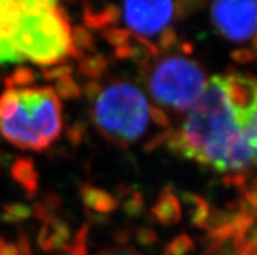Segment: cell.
<instances>
[{
    "label": "cell",
    "mask_w": 257,
    "mask_h": 255,
    "mask_svg": "<svg viewBox=\"0 0 257 255\" xmlns=\"http://www.w3.org/2000/svg\"><path fill=\"white\" fill-rule=\"evenodd\" d=\"M10 33L17 51L37 65L54 67L69 55L71 28L60 4L55 10L23 12Z\"/></svg>",
    "instance_id": "obj_3"
},
{
    "label": "cell",
    "mask_w": 257,
    "mask_h": 255,
    "mask_svg": "<svg viewBox=\"0 0 257 255\" xmlns=\"http://www.w3.org/2000/svg\"><path fill=\"white\" fill-rule=\"evenodd\" d=\"M149 119H152L156 125L161 126L163 129H169L170 128V119L166 115V112H163L160 107H149Z\"/></svg>",
    "instance_id": "obj_35"
},
{
    "label": "cell",
    "mask_w": 257,
    "mask_h": 255,
    "mask_svg": "<svg viewBox=\"0 0 257 255\" xmlns=\"http://www.w3.org/2000/svg\"><path fill=\"white\" fill-rule=\"evenodd\" d=\"M148 86L157 103L174 111H186L201 97L206 75L201 64L195 60L169 56L154 67Z\"/></svg>",
    "instance_id": "obj_4"
},
{
    "label": "cell",
    "mask_w": 257,
    "mask_h": 255,
    "mask_svg": "<svg viewBox=\"0 0 257 255\" xmlns=\"http://www.w3.org/2000/svg\"><path fill=\"white\" fill-rule=\"evenodd\" d=\"M102 89L103 87L101 86V84L97 81H89L86 82V84L84 85V89H82V91H84L85 97L88 98L90 102H93V100L95 99V98L101 94Z\"/></svg>",
    "instance_id": "obj_37"
},
{
    "label": "cell",
    "mask_w": 257,
    "mask_h": 255,
    "mask_svg": "<svg viewBox=\"0 0 257 255\" xmlns=\"http://www.w3.org/2000/svg\"><path fill=\"white\" fill-rule=\"evenodd\" d=\"M89 232H90L89 223L82 224L75 233L71 242L59 251L60 255H88Z\"/></svg>",
    "instance_id": "obj_18"
},
{
    "label": "cell",
    "mask_w": 257,
    "mask_h": 255,
    "mask_svg": "<svg viewBox=\"0 0 257 255\" xmlns=\"http://www.w3.org/2000/svg\"><path fill=\"white\" fill-rule=\"evenodd\" d=\"M179 199H182L183 203L186 204L191 224L202 229V226L208 220L210 210H212L208 200L192 191H183Z\"/></svg>",
    "instance_id": "obj_13"
},
{
    "label": "cell",
    "mask_w": 257,
    "mask_h": 255,
    "mask_svg": "<svg viewBox=\"0 0 257 255\" xmlns=\"http://www.w3.org/2000/svg\"><path fill=\"white\" fill-rule=\"evenodd\" d=\"M0 255H19V251H17L16 249V245L8 243L6 249L3 250V252H0Z\"/></svg>",
    "instance_id": "obj_41"
},
{
    "label": "cell",
    "mask_w": 257,
    "mask_h": 255,
    "mask_svg": "<svg viewBox=\"0 0 257 255\" xmlns=\"http://www.w3.org/2000/svg\"><path fill=\"white\" fill-rule=\"evenodd\" d=\"M25 59L17 51L8 30H0V65L19 64Z\"/></svg>",
    "instance_id": "obj_17"
},
{
    "label": "cell",
    "mask_w": 257,
    "mask_h": 255,
    "mask_svg": "<svg viewBox=\"0 0 257 255\" xmlns=\"http://www.w3.org/2000/svg\"><path fill=\"white\" fill-rule=\"evenodd\" d=\"M85 132H86V126L82 121H77L73 125H71L65 132V137L68 139V142L71 143L73 147L81 145L82 139H84Z\"/></svg>",
    "instance_id": "obj_29"
},
{
    "label": "cell",
    "mask_w": 257,
    "mask_h": 255,
    "mask_svg": "<svg viewBox=\"0 0 257 255\" xmlns=\"http://www.w3.org/2000/svg\"><path fill=\"white\" fill-rule=\"evenodd\" d=\"M32 216V207L25 203H20V202H12V203L3 204L2 213H0V220L3 223L13 224L29 219Z\"/></svg>",
    "instance_id": "obj_19"
},
{
    "label": "cell",
    "mask_w": 257,
    "mask_h": 255,
    "mask_svg": "<svg viewBox=\"0 0 257 255\" xmlns=\"http://www.w3.org/2000/svg\"><path fill=\"white\" fill-rule=\"evenodd\" d=\"M135 241L140 246H150L158 241V233L152 228L141 226L135 232Z\"/></svg>",
    "instance_id": "obj_30"
},
{
    "label": "cell",
    "mask_w": 257,
    "mask_h": 255,
    "mask_svg": "<svg viewBox=\"0 0 257 255\" xmlns=\"http://www.w3.org/2000/svg\"><path fill=\"white\" fill-rule=\"evenodd\" d=\"M210 16L219 34L231 42H247L257 36V0L215 2Z\"/></svg>",
    "instance_id": "obj_6"
},
{
    "label": "cell",
    "mask_w": 257,
    "mask_h": 255,
    "mask_svg": "<svg viewBox=\"0 0 257 255\" xmlns=\"http://www.w3.org/2000/svg\"><path fill=\"white\" fill-rule=\"evenodd\" d=\"M132 237V232L130 229H116L112 233V238L117 245H125Z\"/></svg>",
    "instance_id": "obj_39"
},
{
    "label": "cell",
    "mask_w": 257,
    "mask_h": 255,
    "mask_svg": "<svg viewBox=\"0 0 257 255\" xmlns=\"http://www.w3.org/2000/svg\"><path fill=\"white\" fill-rule=\"evenodd\" d=\"M19 90L17 89H7L0 95V121L8 120L19 110Z\"/></svg>",
    "instance_id": "obj_22"
},
{
    "label": "cell",
    "mask_w": 257,
    "mask_h": 255,
    "mask_svg": "<svg viewBox=\"0 0 257 255\" xmlns=\"http://www.w3.org/2000/svg\"><path fill=\"white\" fill-rule=\"evenodd\" d=\"M114 55H115V58L119 59V60H127V59H131V56H132L131 41L127 43V45L120 46V47H116V49L114 50Z\"/></svg>",
    "instance_id": "obj_40"
},
{
    "label": "cell",
    "mask_w": 257,
    "mask_h": 255,
    "mask_svg": "<svg viewBox=\"0 0 257 255\" xmlns=\"http://www.w3.org/2000/svg\"><path fill=\"white\" fill-rule=\"evenodd\" d=\"M91 108V120L101 136L120 147L136 142L149 124V104L134 84L117 81L102 89Z\"/></svg>",
    "instance_id": "obj_2"
},
{
    "label": "cell",
    "mask_w": 257,
    "mask_h": 255,
    "mask_svg": "<svg viewBox=\"0 0 257 255\" xmlns=\"http://www.w3.org/2000/svg\"><path fill=\"white\" fill-rule=\"evenodd\" d=\"M231 58L234 62L240 63V64H247V63H251L256 56H254L252 50L239 49V50H234V51L231 52Z\"/></svg>",
    "instance_id": "obj_36"
},
{
    "label": "cell",
    "mask_w": 257,
    "mask_h": 255,
    "mask_svg": "<svg viewBox=\"0 0 257 255\" xmlns=\"http://www.w3.org/2000/svg\"><path fill=\"white\" fill-rule=\"evenodd\" d=\"M195 250L196 245L193 239L186 233H182L167 243L165 247V255H188Z\"/></svg>",
    "instance_id": "obj_23"
},
{
    "label": "cell",
    "mask_w": 257,
    "mask_h": 255,
    "mask_svg": "<svg viewBox=\"0 0 257 255\" xmlns=\"http://www.w3.org/2000/svg\"><path fill=\"white\" fill-rule=\"evenodd\" d=\"M108 68V63L103 55L101 54H93L86 56L78 64L77 72L80 76L89 78L90 81H95L97 78H101L106 73Z\"/></svg>",
    "instance_id": "obj_16"
},
{
    "label": "cell",
    "mask_w": 257,
    "mask_h": 255,
    "mask_svg": "<svg viewBox=\"0 0 257 255\" xmlns=\"http://www.w3.org/2000/svg\"><path fill=\"white\" fill-rule=\"evenodd\" d=\"M17 115L36 130L46 142H55L63 130L62 104L52 87H34L19 90Z\"/></svg>",
    "instance_id": "obj_5"
},
{
    "label": "cell",
    "mask_w": 257,
    "mask_h": 255,
    "mask_svg": "<svg viewBox=\"0 0 257 255\" xmlns=\"http://www.w3.org/2000/svg\"><path fill=\"white\" fill-rule=\"evenodd\" d=\"M179 42V37H178V33L175 32L174 28L171 26H167L166 29H163L160 34V39H158V50H162V51H170L171 49H174Z\"/></svg>",
    "instance_id": "obj_28"
},
{
    "label": "cell",
    "mask_w": 257,
    "mask_h": 255,
    "mask_svg": "<svg viewBox=\"0 0 257 255\" xmlns=\"http://www.w3.org/2000/svg\"><path fill=\"white\" fill-rule=\"evenodd\" d=\"M120 16V8L115 4L84 3L82 6V20L86 29H107L112 25H116Z\"/></svg>",
    "instance_id": "obj_9"
},
{
    "label": "cell",
    "mask_w": 257,
    "mask_h": 255,
    "mask_svg": "<svg viewBox=\"0 0 257 255\" xmlns=\"http://www.w3.org/2000/svg\"><path fill=\"white\" fill-rule=\"evenodd\" d=\"M73 71H75V68H73L71 64H68V63H62V64L54 65L51 68L43 69L42 76L46 81L56 82L59 81V80H62V78L72 76Z\"/></svg>",
    "instance_id": "obj_26"
},
{
    "label": "cell",
    "mask_w": 257,
    "mask_h": 255,
    "mask_svg": "<svg viewBox=\"0 0 257 255\" xmlns=\"http://www.w3.org/2000/svg\"><path fill=\"white\" fill-rule=\"evenodd\" d=\"M150 212L162 225H175L182 220V204L171 185H167L161 190Z\"/></svg>",
    "instance_id": "obj_10"
},
{
    "label": "cell",
    "mask_w": 257,
    "mask_h": 255,
    "mask_svg": "<svg viewBox=\"0 0 257 255\" xmlns=\"http://www.w3.org/2000/svg\"><path fill=\"white\" fill-rule=\"evenodd\" d=\"M123 16L131 29L144 38L156 36L178 19V7L173 2H127Z\"/></svg>",
    "instance_id": "obj_7"
},
{
    "label": "cell",
    "mask_w": 257,
    "mask_h": 255,
    "mask_svg": "<svg viewBox=\"0 0 257 255\" xmlns=\"http://www.w3.org/2000/svg\"><path fill=\"white\" fill-rule=\"evenodd\" d=\"M71 226L58 216H51L42 224L37 236L41 250L46 252L60 251L71 242Z\"/></svg>",
    "instance_id": "obj_8"
},
{
    "label": "cell",
    "mask_w": 257,
    "mask_h": 255,
    "mask_svg": "<svg viewBox=\"0 0 257 255\" xmlns=\"http://www.w3.org/2000/svg\"><path fill=\"white\" fill-rule=\"evenodd\" d=\"M78 195L81 198L85 208L98 215H107L114 212L119 207V202L112 194L94 185L82 184L78 189Z\"/></svg>",
    "instance_id": "obj_11"
},
{
    "label": "cell",
    "mask_w": 257,
    "mask_h": 255,
    "mask_svg": "<svg viewBox=\"0 0 257 255\" xmlns=\"http://www.w3.org/2000/svg\"><path fill=\"white\" fill-rule=\"evenodd\" d=\"M7 245H8V243L6 242V239H4V237L0 236V252H3V250L7 247Z\"/></svg>",
    "instance_id": "obj_42"
},
{
    "label": "cell",
    "mask_w": 257,
    "mask_h": 255,
    "mask_svg": "<svg viewBox=\"0 0 257 255\" xmlns=\"http://www.w3.org/2000/svg\"><path fill=\"white\" fill-rule=\"evenodd\" d=\"M16 249L17 251H19V255H34L33 254L29 234H28L24 229H21V228H20L19 233H17Z\"/></svg>",
    "instance_id": "obj_32"
},
{
    "label": "cell",
    "mask_w": 257,
    "mask_h": 255,
    "mask_svg": "<svg viewBox=\"0 0 257 255\" xmlns=\"http://www.w3.org/2000/svg\"><path fill=\"white\" fill-rule=\"evenodd\" d=\"M55 94L65 100H77L82 97L81 87L76 84L72 76L64 77L55 82Z\"/></svg>",
    "instance_id": "obj_24"
},
{
    "label": "cell",
    "mask_w": 257,
    "mask_h": 255,
    "mask_svg": "<svg viewBox=\"0 0 257 255\" xmlns=\"http://www.w3.org/2000/svg\"><path fill=\"white\" fill-rule=\"evenodd\" d=\"M102 37L106 42H108L116 49V47H120L130 42L132 32L128 29H123V28H107V29L102 30Z\"/></svg>",
    "instance_id": "obj_25"
},
{
    "label": "cell",
    "mask_w": 257,
    "mask_h": 255,
    "mask_svg": "<svg viewBox=\"0 0 257 255\" xmlns=\"http://www.w3.org/2000/svg\"><path fill=\"white\" fill-rule=\"evenodd\" d=\"M41 203L43 204V207H45L46 210L49 211L51 215H54V212H55V211H58L59 208L62 207L63 200H62V198H60V195H59V194H56L55 191H49V193L46 194L45 197H43V199Z\"/></svg>",
    "instance_id": "obj_34"
},
{
    "label": "cell",
    "mask_w": 257,
    "mask_h": 255,
    "mask_svg": "<svg viewBox=\"0 0 257 255\" xmlns=\"http://www.w3.org/2000/svg\"><path fill=\"white\" fill-rule=\"evenodd\" d=\"M59 3L51 0H24L19 2L21 12H39V11L55 10Z\"/></svg>",
    "instance_id": "obj_27"
},
{
    "label": "cell",
    "mask_w": 257,
    "mask_h": 255,
    "mask_svg": "<svg viewBox=\"0 0 257 255\" xmlns=\"http://www.w3.org/2000/svg\"><path fill=\"white\" fill-rule=\"evenodd\" d=\"M36 71H33L30 67H26V65H19L4 80V84H6L7 89H15L16 86H29L33 82H36Z\"/></svg>",
    "instance_id": "obj_20"
},
{
    "label": "cell",
    "mask_w": 257,
    "mask_h": 255,
    "mask_svg": "<svg viewBox=\"0 0 257 255\" xmlns=\"http://www.w3.org/2000/svg\"><path fill=\"white\" fill-rule=\"evenodd\" d=\"M171 130L173 129L163 130L162 133H160V134L154 136L153 138H150L149 141L145 143V147H144V150L148 152H152V151H154V150L162 147V146H166L167 141H169L170 136H171Z\"/></svg>",
    "instance_id": "obj_31"
},
{
    "label": "cell",
    "mask_w": 257,
    "mask_h": 255,
    "mask_svg": "<svg viewBox=\"0 0 257 255\" xmlns=\"http://www.w3.org/2000/svg\"><path fill=\"white\" fill-rule=\"evenodd\" d=\"M11 176L25 190L28 197H36L39 187V173L32 158L21 156L15 159L11 164Z\"/></svg>",
    "instance_id": "obj_12"
},
{
    "label": "cell",
    "mask_w": 257,
    "mask_h": 255,
    "mask_svg": "<svg viewBox=\"0 0 257 255\" xmlns=\"http://www.w3.org/2000/svg\"><path fill=\"white\" fill-rule=\"evenodd\" d=\"M95 38L85 26L77 25L71 32V49L69 55L76 60H82L86 52L94 51Z\"/></svg>",
    "instance_id": "obj_15"
},
{
    "label": "cell",
    "mask_w": 257,
    "mask_h": 255,
    "mask_svg": "<svg viewBox=\"0 0 257 255\" xmlns=\"http://www.w3.org/2000/svg\"><path fill=\"white\" fill-rule=\"evenodd\" d=\"M166 146L174 155L222 173H239L253 165L248 133L226 98L222 75L209 80L182 129L171 130Z\"/></svg>",
    "instance_id": "obj_1"
},
{
    "label": "cell",
    "mask_w": 257,
    "mask_h": 255,
    "mask_svg": "<svg viewBox=\"0 0 257 255\" xmlns=\"http://www.w3.org/2000/svg\"><path fill=\"white\" fill-rule=\"evenodd\" d=\"M115 198L121 200L124 213L130 217L140 216L145 210V199L140 190L131 187L130 185L120 184L115 187Z\"/></svg>",
    "instance_id": "obj_14"
},
{
    "label": "cell",
    "mask_w": 257,
    "mask_h": 255,
    "mask_svg": "<svg viewBox=\"0 0 257 255\" xmlns=\"http://www.w3.org/2000/svg\"><path fill=\"white\" fill-rule=\"evenodd\" d=\"M95 255H141L140 252L136 251L132 247H111V249H104L101 250L99 252H97Z\"/></svg>",
    "instance_id": "obj_38"
},
{
    "label": "cell",
    "mask_w": 257,
    "mask_h": 255,
    "mask_svg": "<svg viewBox=\"0 0 257 255\" xmlns=\"http://www.w3.org/2000/svg\"><path fill=\"white\" fill-rule=\"evenodd\" d=\"M241 198L248 206L251 207L252 210L257 212V177L252 178L247 189L243 191V197Z\"/></svg>",
    "instance_id": "obj_33"
},
{
    "label": "cell",
    "mask_w": 257,
    "mask_h": 255,
    "mask_svg": "<svg viewBox=\"0 0 257 255\" xmlns=\"http://www.w3.org/2000/svg\"><path fill=\"white\" fill-rule=\"evenodd\" d=\"M21 13L23 12L19 6V2L0 0V30L10 32L13 25L17 23Z\"/></svg>",
    "instance_id": "obj_21"
},
{
    "label": "cell",
    "mask_w": 257,
    "mask_h": 255,
    "mask_svg": "<svg viewBox=\"0 0 257 255\" xmlns=\"http://www.w3.org/2000/svg\"><path fill=\"white\" fill-rule=\"evenodd\" d=\"M253 54H254V56H257V36L254 37V42H253Z\"/></svg>",
    "instance_id": "obj_43"
}]
</instances>
